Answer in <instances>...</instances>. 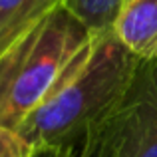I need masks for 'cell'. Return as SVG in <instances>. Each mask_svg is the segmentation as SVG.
<instances>
[{
    "mask_svg": "<svg viewBox=\"0 0 157 157\" xmlns=\"http://www.w3.org/2000/svg\"><path fill=\"white\" fill-rule=\"evenodd\" d=\"M34 147L18 133V129L0 125V157H32Z\"/></svg>",
    "mask_w": 157,
    "mask_h": 157,
    "instance_id": "7",
    "label": "cell"
},
{
    "mask_svg": "<svg viewBox=\"0 0 157 157\" xmlns=\"http://www.w3.org/2000/svg\"><path fill=\"white\" fill-rule=\"evenodd\" d=\"M111 30L137 58H157V0H125Z\"/></svg>",
    "mask_w": 157,
    "mask_h": 157,
    "instance_id": "4",
    "label": "cell"
},
{
    "mask_svg": "<svg viewBox=\"0 0 157 157\" xmlns=\"http://www.w3.org/2000/svg\"><path fill=\"white\" fill-rule=\"evenodd\" d=\"M64 0H0V54Z\"/></svg>",
    "mask_w": 157,
    "mask_h": 157,
    "instance_id": "5",
    "label": "cell"
},
{
    "mask_svg": "<svg viewBox=\"0 0 157 157\" xmlns=\"http://www.w3.org/2000/svg\"><path fill=\"white\" fill-rule=\"evenodd\" d=\"M64 4L94 32L111 30L125 0H64Z\"/></svg>",
    "mask_w": 157,
    "mask_h": 157,
    "instance_id": "6",
    "label": "cell"
},
{
    "mask_svg": "<svg viewBox=\"0 0 157 157\" xmlns=\"http://www.w3.org/2000/svg\"><path fill=\"white\" fill-rule=\"evenodd\" d=\"M94 36L64 2L20 34L0 54V125L18 129Z\"/></svg>",
    "mask_w": 157,
    "mask_h": 157,
    "instance_id": "2",
    "label": "cell"
},
{
    "mask_svg": "<svg viewBox=\"0 0 157 157\" xmlns=\"http://www.w3.org/2000/svg\"><path fill=\"white\" fill-rule=\"evenodd\" d=\"M80 157H157V58L139 60L125 92L86 131Z\"/></svg>",
    "mask_w": 157,
    "mask_h": 157,
    "instance_id": "3",
    "label": "cell"
},
{
    "mask_svg": "<svg viewBox=\"0 0 157 157\" xmlns=\"http://www.w3.org/2000/svg\"><path fill=\"white\" fill-rule=\"evenodd\" d=\"M32 157H80L78 145H44L36 147Z\"/></svg>",
    "mask_w": 157,
    "mask_h": 157,
    "instance_id": "8",
    "label": "cell"
},
{
    "mask_svg": "<svg viewBox=\"0 0 157 157\" xmlns=\"http://www.w3.org/2000/svg\"><path fill=\"white\" fill-rule=\"evenodd\" d=\"M139 60L119 42L113 30L96 34L54 92L18 127V133L34 149L78 145L86 131L125 92Z\"/></svg>",
    "mask_w": 157,
    "mask_h": 157,
    "instance_id": "1",
    "label": "cell"
}]
</instances>
